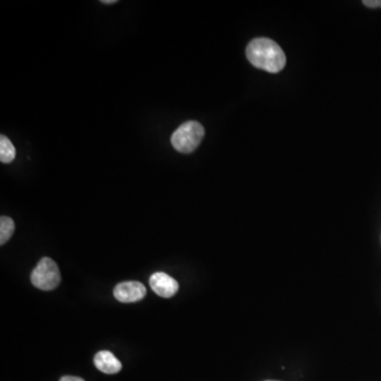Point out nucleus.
Masks as SVG:
<instances>
[{
    "label": "nucleus",
    "instance_id": "obj_2",
    "mask_svg": "<svg viewBox=\"0 0 381 381\" xmlns=\"http://www.w3.org/2000/svg\"><path fill=\"white\" fill-rule=\"evenodd\" d=\"M205 137V128L196 121L182 123L171 135V142L173 147L178 152L188 154L194 152L201 140Z\"/></svg>",
    "mask_w": 381,
    "mask_h": 381
},
{
    "label": "nucleus",
    "instance_id": "obj_3",
    "mask_svg": "<svg viewBox=\"0 0 381 381\" xmlns=\"http://www.w3.org/2000/svg\"><path fill=\"white\" fill-rule=\"evenodd\" d=\"M31 282L38 289H55L61 283V272L56 262L50 258H42L32 271Z\"/></svg>",
    "mask_w": 381,
    "mask_h": 381
},
{
    "label": "nucleus",
    "instance_id": "obj_7",
    "mask_svg": "<svg viewBox=\"0 0 381 381\" xmlns=\"http://www.w3.org/2000/svg\"><path fill=\"white\" fill-rule=\"evenodd\" d=\"M15 156H16V150H15L12 142L6 135H1L0 137V160L2 163L8 164L14 160Z\"/></svg>",
    "mask_w": 381,
    "mask_h": 381
},
{
    "label": "nucleus",
    "instance_id": "obj_1",
    "mask_svg": "<svg viewBox=\"0 0 381 381\" xmlns=\"http://www.w3.org/2000/svg\"><path fill=\"white\" fill-rule=\"evenodd\" d=\"M248 61L258 69L277 73L286 65V55L281 47L269 38H255L246 49Z\"/></svg>",
    "mask_w": 381,
    "mask_h": 381
},
{
    "label": "nucleus",
    "instance_id": "obj_9",
    "mask_svg": "<svg viewBox=\"0 0 381 381\" xmlns=\"http://www.w3.org/2000/svg\"><path fill=\"white\" fill-rule=\"evenodd\" d=\"M363 4L368 8H381V0H364Z\"/></svg>",
    "mask_w": 381,
    "mask_h": 381
},
{
    "label": "nucleus",
    "instance_id": "obj_5",
    "mask_svg": "<svg viewBox=\"0 0 381 381\" xmlns=\"http://www.w3.org/2000/svg\"><path fill=\"white\" fill-rule=\"evenodd\" d=\"M150 285L152 291L162 298H171L179 289V284L164 272H156L150 277Z\"/></svg>",
    "mask_w": 381,
    "mask_h": 381
},
{
    "label": "nucleus",
    "instance_id": "obj_8",
    "mask_svg": "<svg viewBox=\"0 0 381 381\" xmlns=\"http://www.w3.org/2000/svg\"><path fill=\"white\" fill-rule=\"evenodd\" d=\"M15 230V224L8 216L0 218V245H4L12 237Z\"/></svg>",
    "mask_w": 381,
    "mask_h": 381
},
{
    "label": "nucleus",
    "instance_id": "obj_4",
    "mask_svg": "<svg viewBox=\"0 0 381 381\" xmlns=\"http://www.w3.org/2000/svg\"><path fill=\"white\" fill-rule=\"evenodd\" d=\"M146 288L140 282H123L114 287V296L122 303H133L145 296Z\"/></svg>",
    "mask_w": 381,
    "mask_h": 381
},
{
    "label": "nucleus",
    "instance_id": "obj_12",
    "mask_svg": "<svg viewBox=\"0 0 381 381\" xmlns=\"http://www.w3.org/2000/svg\"><path fill=\"white\" fill-rule=\"evenodd\" d=\"M266 381H275V380H266Z\"/></svg>",
    "mask_w": 381,
    "mask_h": 381
},
{
    "label": "nucleus",
    "instance_id": "obj_6",
    "mask_svg": "<svg viewBox=\"0 0 381 381\" xmlns=\"http://www.w3.org/2000/svg\"><path fill=\"white\" fill-rule=\"evenodd\" d=\"M95 365L105 374H116L122 370V364L118 358L108 351H99L95 356Z\"/></svg>",
    "mask_w": 381,
    "mask_h": 381
},
{
    "label": "nucleus",
    "instance_id": "obj_10",
    "mask_svg": "<svg viewBox=\"0 0 381 381\" xmlns=\"http://www.w3.org/2000/svg\"><path fill=\"white\" fill-rule=\"evenodd\" d=\"M59 381H85L84 379L80 378V377L74 376H64L61 377Z\"/></svg>",
    "mask_w": 381,
    "mask_h": 381
},
{
    "label": "nucleus",
    "instance_id": "obj_11",
    "mask_svg": "<svg viewBox=\"0 0 381 381\" xmlns=\"http://www.w3.org/2000/svg\"><path fill=\"white\" fill-rule=\"evenodd\" d=\"M102 4H116V0H103V1H101Z\"/></svg>",
    "mask_w": 381,
    "mask_h": 381
}]
</instances>
